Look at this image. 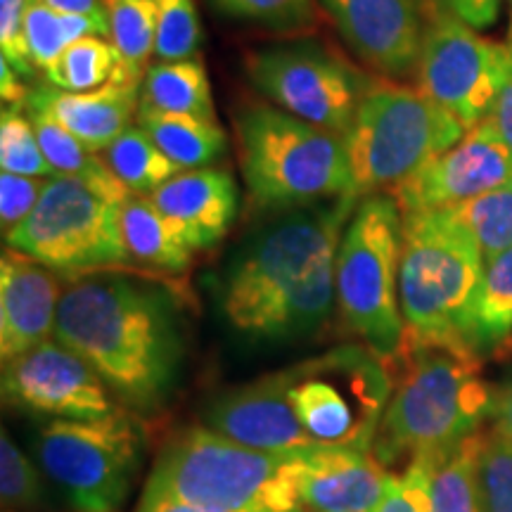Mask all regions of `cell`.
<instances>
[{"instance_id":"obj_19","label":"cell","mask_w":512,"mask_h":512,"mask_svg":"<svg viewBox=\"0 0 512 512\" xmlns=\"http://www.w3.org/2000/svg\"><path fill=\"white\" fill-rule=\"evenodd\" d=\"M192 252L216 247L238 216L240 190L226 169L181 171L150 195Z\"/></svg>"},{"instance_id":"obj_4","label":"cell","mask_w":512,"mask_h":512,"mask_svg":"<svg viewBox=\"0 0 512 512\" xmlns=\"http://www.w3.org/2000/svg\"><path fill=\"white\" fill-rule=\"evenodd\" d=\"M306 453L256 451L188 427L166 441L143 494L233 512H304Z\"/></svg>"},{"instance_id":"obj_22","label":"cell","mask_w":512,"mask_h":512,"mask_svg":"<svg viewBox=\"0 0 512 512\" xmlns=\"http://www.w3.org/2000/svg\"><path fill=\"white\" fill-rule=\"evenodd\" d=\"M121 240L128 264L164 275H181L190 268L192 249L157 209L152 197L131 195L121 204Z\"/></svg>"},{"instance_id":"obj_36","label":"cell","mask_w":512,"mask_h":512,"mask_svg":"<svg viewBox=\"0 0 512 512\" xmlns=\"http://www.w3.org/2000/svg\"><path fill=\"white\" fill-rule=\"evenodd\" d=\"M479 512H512V441L484 432L479 453Z\"/></svg>"},{"instance_id":"obj_29","label":"cell","mask_w":512,"mask_h":512,"mask_svg":"<svg viewBox=\"0 0 512 512\" xmlns=\"http://www.w3.org/2000/svg\"><path fill=\"white\" fill-rule=\"evenodd\" d=\"M86 36H102L93 19L64 15L43 0H29L24 12V43L36 69L46 72L64 50Z\"/></svg>"},{"instance_id":"obj_33","label":"cell","mask_w":512,"mask_h":512,"mask_svg":"<svg viewBox=\"0 0 512 512\" xmlns=\"http://www.w3.org/2000/svg\"><path fill=\"white\" fill-rule=\"evenodd\" d=\"M0 166L19 176L55 178V171L43 155L34 121L27 107L5 105L0 114Z\"/></svg>"},{"instance_id":"obj_26","label":"cell","mask_w":512,"mask_h":512,"mask_svg":"<svg viewBox=\"0 0 512 512\" xmlns=\"http://www.w3.org/2000/svg\"><path fill=\"white\" fill-rule=\"evenodd\" d=\"M484 432L472 434L446 451L432 453L430 465V498L432 512H479V453Z\"/></svg>"},{"instance_id":"obj_24","label":"cell","mask_w":512,"mask_h":512,"mask_svg":"<svg viewBox=\"0 0 512 512\" xmlns=\"http://www.w3.org/2000/svg\"><path fill=\"white\" fill-rule=\"evenodd\" d=\"M138 110L216 119L204 62L190 57V60L150 64L140 86Z\"/></svg>"},{"instance_id":"obj_18","label":"cell","mask_w":512,"mask_h":512,"mask_svg":"<svg viewBox=\"0 0 512 512\" xmlns=\"http://www.w3.org/2000/svg\"><path fill=\"white\" fill-rule=\"evenodd\" d=\"M62 275L5 245L0 259V356L3 363L55 335Z\"/></svg>"},{"instance_id":"obj_6","label":"cell","mask_w":512,"mask_h":512,"mask_svg":"<svg viewBox=\"0 0 512 512\" xmlns=\"http://www.w3.org/2000/svg\"><path fill=\"white\" fill-rule=\"evenodd\" d=\"M235 128L242 176L254 202L292 209L356 195L337 133L266 102L242 107Z\"/></svg>"},{"instance_id":"obj_25","label":"cell","mask_w":512,"mask_h":512,"mask_svg":"<svg viewBox=\"0 0 512 512\" xmlns=\"http://www.w3.org/2000/svg\"><path fill=\"white\" fill-rule=\"evenodd\" d=\"M29 117L34 121L38 143H41L43 155L53 166L55 176L81 178V181L95 185V188L121 204L131 197V192L112 174L105 159L98 157V152H93L91 147L83 145L74 133H69L67 128L57 124L55 119L46 117V114L29 112Z\"/></svg>"},{"instance_id":"obj_16","label":"cell","mask_w":512,"mask_h":512,"mask_svg":"<svg viewBox=\"0 0 512 512\" xmlns=\"http://www.w3.org/2000/svg\"><path fill=\"white\" fill-rule=\"evenodd\" d=\"M347 46L384 79L418 72L427 8L422 0H318Z\"/></svg>"},{"instance_id":"obj_42","label":"cell","mask_w":512,"mask_h":512,"mask_svg":"<svg viewBox=\"0 0 512 512\" xmlns=\"http://www.w3.org/2000/svg\"><path fill=\"white\" fill-rule=\"evenodd\" d=\"M508 43H510L508 76H505L501 93H498V98L494 102V107H491L486 121L496 128V133L503 138V143L512 150V38H508Z\"/></svg>"},{"instance_id":"obj_17","label":"cell","mask_w":512,"mask_h":512,"mask_svg":"<svg viewBox=\"0 0 512 512\" xmlns=\"http://www.w3.org/2000/svg\"><path fill=\"white\" fill-rule=\"evenodd\" d=\"M204 427L256 451L306 453L320 448L294 413L285 368L216 396L204 411Z\"/></svg>"},{"instance_id":"obj_20","label":"cell","mask_w":512,"mask_h":512,"mask_svg":"<svg viewBox=\"0 0 512 512\" xmlns=\"http://www.w3.org/2000/svg\"><path fill=\"white\" fill-rule=\"evenodd\" d=\"M389 477L373 448H316L302 472L304 512H377Z\"/></svg>"},{"instance_id":"obj_44","label":"cell","mask_w":512,"mask_h":512,"mask_svg":"<svg viewBox=\"0 0 512 512\" xmlns=\"http://www.w3.org/2000/svg\"><path fill=\"white\" fill-rule=\"evenodd\" d=\"M491 430L512 441V375L503 387L496 389L491 408Z\"/></svg>"},{"instance_id":"obj_45","label":"cell","mask_w":512,"mask_h":512,"mask_svg":"<svg viewBox=\"0 0 512 512\" xmlns=\"http://www.w3.org/2000/svg\"><path fill=\"white\" fill-rule=\"evenodd\" d=\"M0 93H3L5 105H27L31 93L29 81H24L17 69L3 57H0Z\"/></svg>"},{"instance_id":"obj_28","label":"cell","mask_w":512,"mask_h":512,"mask_svg":"<svg viewBox=\"0 0 512 512\" xmlns=\"http://www.w3.org/2000/svg\"><path fill=\"white\" fill-rule=\"evenodd\" d=\"M512 339V247L484 261L475 313V349L479 356Z\"/></svg>"},{"instance_id":"obj_15","label":"cell","mask_w":512,"mask_h":512,"mask_svg":"<svg viewBox=\"0 0 512 512\" xmlns=\"http://www.w3.org/2000/svg\"><path fill=\"white\" fill-rule=\"evenodd\" d=\"M512 178V150L496 128L482 121L465 133L451 150L427 162L418 174L389 192L401 214L453 209L472 197L508 183Z\"/></svg>"},{"instance_id":"obj_30","label":"cell","mask_w":512,"mask_h":512,"mask_svg":"<svg viewBox=\"0 0 512 512\" xmlns=\"http://www.w3.org/2000/svg\"><path fill=\"white\" fill-rule=\"evenodd\" d=\"M119 64V53L105 36H86L69 46L46 69L48 83L69 93H88L107 86Z\"/></svg>"},{"instance_id":"obj_46","label":"cell","mask_w":512,"mask_h":512,"mask_svg":"<svg viewBox=\"0 0 512 512\" xmlns=\"http://www.w3.org/2000/svg\"><path fill=\"white\" fill-rule=\"evenodd\" d=\"M136 512H233V510H219V508H204V505L174 501V498L162 496H145L140 498Z\"/></svg>"},{"instance_id":"obj_11","label":"cell","mask_w":512,"mask_h":512,"mask_svg":"<svg viewBox=\"0 0 512 512\" xmlns=\"http://www.w3.org/2000/svg\"><path fill=\"white\" fill-rule=\"evenodd\" d=\"M5 245L69 280L128 264L121 202L69 176L48 178L34 211L5 235Z\"/></svg>"},{"instance_id":"obj_47","label":"cell","mask_w":512,"mask_h":512,"mask_svg":"<svg viewBox=\"0 0 512 512\" xmlns=\"http://www.w3.org/2000/svg\"><path fill=\"white\" fill-rule=\"evenodd\" d=\"M508 8H510V38H512V0H508Z\"/></svg>"},{"instance_id":"obj_32","label":"cell","mask_w":512,"mask_h":512,"mask_svg":"<svg viewBox=\"0 0 512 512\" xmlns=\"http://www.w3.org/2000/svg\"><path fill=\"white\" fill-rule=\"evenodd\" d=\"M110 12V41L126 64L145 72L155 55L157 0H105Z\"/></svg>"},{"instance_id":"obj_10","label":"cell","mask_w":512,"mask_h":512,"mask_svg":"<svg viewBox=\"0 0 512 512\" xmlns=\"http://www.w3.org/2000/svg\"><path fill=\"white\" fill-rule=\"evenodd\" d=\"M145 432L126 411L98 420H46L34 458L76 512H119L136 484Z\"/></svg>"},{"instance_id":"obj_13","label":"cell","mask_w":512,"mask_h":512,"mask_svg":"<svg viewBox=\"0 0 512 512\" xmlns=\"http://www.w3.org/2000/svg\"><path fill=\"white\" fill-rule=\"evenodd\" d=\"M252 86L275 107L344 136L368 81L316 46H271L245 57Z\"/></svg>"},{"instance_id":"obj_21","label":"cell","mask_w":512,"mask_h":512,"mask_svg":"<svg viewBox=\"0 0 512 512\" xmlns=\"http://www.w3.org/2000/svg\"><path fill=\"white\" fill-rule=\"evenodd\" d=\"M140 86L107 83L88 93H69L53 83H38L31 88L27 110L46 114L74 133L93 152L107 150L138 114Z\"/></svg>"},{"instance_id":"obj_35","label":"cell","mask_w":512,"mask_h":512,"mask_svg":"<svg viewBox=\"0 0 512 512\" xmlns=\"http://www.w3.org/2000/svg\"><path fill=\"white\" fill-rule=\"evenodd\" d=\"M200 43L202 29L195 0H157L155 57L159 62L190 60Z\"/></svg>"},{"instance_id":"obj_14","label":"cell","mask_w":512,"mask_h":512,"mask_svg":"<svg viewBox=\"0 0 512 512\" xmlns=\"http://www.w3.org/2000/svg\"><path fill=\"white\" fill-rule=\"evenodd\" d=\"M3 401L46 420H98L126 411L91 363L50 337L3 363Z\"/></svg>"},{"instance_id":"obj_37","label":"cell","mask_w":512,"mask_h":512,"mask_svg":"<svg viewBox=\"0 0 512 512\" xmlns=\"http://www.w3.org/2000/svg\"><path fill=\"white\" fill-rule=\"evenodd\" d=\"M228 15L275 31H299L316 24L313 0H214Z\"/></svg>"},{"instance_id":"obj_41","label":"cell","mask_w":512,"mask_h":512,"mask_svg":"<svg viewBox=\"0 0 512 512\" xmlns=\"http://www.w3.org/2000/svg\"><path fill=\"white\" fill-rule=\"evenodd\" d=\"M434 5L472 29L494 27L501 12V0H434Z\"/></svg>"},{"instance_id":"obj_3","label":"cell","mask_w":512,"mask_h":512,"mask_svg":"<svg viewBox=\"0 0 512 512\" xmlns=\"http://www.w3.org/2000/svg\"><path fill=\"white\" fill-rule=\"evenodd\" d=\"M392 399L377 427L373 453L384 465L446 451L482 432L496 389L484 380L482 356L470 349L406 337Z\"/></svg>"},{"instance_id":"obj_23","label":"cell","mask_w":512,"mask_h":512,"mask_svg":"<svg viewBox=\"0 0 512 512\" xmlns=\"http://www.w3.org/2000/svg\"><path fill=\"white\" fill-rule=\"evenodd\" d=\"M136 124L181 171L207 169L228 150V136L216 119L138 110Z\"/></svg>"},{"instance_id":"obj_2","label":"cell","mask_w":512,"mask_h":512,"mask_svg":"<svg viewBox=\"0 0 512 512\" xmlns=\"http://www.w3.org/2000/svg\"><path fill=\"white\" fill-rule=\"evenodd\" d=\"M53 337L98 370L126 411L152 413L174 392L183 363L181 313L150 280L121 273L69 280Z\"/></svg>"},{"instance_id":"obj_8","label":"cell","mask_w":512,"mask_h":512,"mask_svg":"<svg viewBox=\"0 0 512 512\" xmlns=\"http://www.w3.org/2000/svg\"><path fill=\"white\" fill-rule=\"evenodd\" d=\"M401 235L403 214L392 195L361 197L339 240L335 264L339 316L387 363H394L406 344L399 304Z\"/></svg>"},{"instance_id":"obj_7","label":"cell","mask_w":512,"mask_h":512,"mask_svg":"<svg viewBox=\"0 0 512 512\" xmlns=\"http://www.w3.org/2000/svg\"><path fill=\"white\" fill-rule=\"evenodd\" d=\"M465 133L463 124L418 86L394 79L368 81L356 117L342 136L354 192L358 197L392 192Z\"/></svg>"},{"instance_id":"obj_1","label":"cell","mask_w":512,"mask_h":512,"mask_svg":"<svg viewBox=\"0 0 512 512\" xmlns=\"http://www.w3.org/2000/svg\"><path fill=\"white\" fill-rule=\"evenodd\" d=\"M358 200L347 195L292 207L256 230L221 275L228 323L271 342L323 330L337 306V247Z\"/></svg>"},{"instance_id":"obj_39","label":"cell","mask_w":512,"mask_h":512,"mask_svg":"<svg viewBox=\"0 0 512 512\" xmlns=\"http://www.w3.org/2000/svg\"><path fill=\"white\" fill-rule=\"evenodd\" d=\"M46 183L48 178L43 181V178L0 171V226L5 235L12 233L34 211Z\"/></svg>"},{"instance_id":"obj_38","label":"cell","mask_w":512,"mask_h":512,"mask_svg":"<svg viewBox=\"0 0 512 512\" xmlns=\"http://www.w3.org/2000/svg\"><path fill=\"white\" fill-rule=\"evenodd\" d=\"M377 512H432L430 465L425 456L413 458L401 477H389Z\"/></svg>"},{"instance_id":"obj_5","label":"cell","mask_w":512,"mask_h":512,"mask_svg":"<svg viewBox=\"0 0 512 512\" xmlns=\"http://www.w3.org/2000/svg\"><path fill=\"white\" fill-rule=\"evenodd\" d=\"M484 256L451 211L403 216L399 304L406 337L475 351Z\"/></svg>"},{"instance_id":"obj_40","label":"cell","mask_w":512,"mask_h":512,"mask_svg":"<svg viewBox=\"0 0 512 512\" xmlns=\"http://www.w3.org/2000/svg\"><path fill=\"white\" fill-rule=\"evenodd\" d=\"M29 0H0V50L24 81L34 79L36 67L24 43V12Z\"/></svg>"},{"instance_id":"obj_27","label":"cell","mask_w":512,"mask_h":512,"mask_svg":"<svg viewBox=\"0 0 512 512\" xmlns=\"http://www.w3.org/2000/svg\"><path fill=\"white\" fill-rule=\"evenodd\" d=\"M102 159L131 195H155L164 183L181 174L138 124L128 126L107 150H102Z\"/></svg>"},{"instance_id":"obj_43","label":"cell","mask_w":512,"mask_h":512,"mask_svg":"<svg viewBox=\"0 0 512 512\" xmlns=\"http://www.w3.org/2000/svg\"><path fill=\"white\" fill-rule=\"evenodd\" d=\"M50 8L64 15H81L93 19L98 24L100 34L110 38V12H107L105 0H43Z\"/></svg>"},{"instance_id":"obj_34","label":"cell","mask_w":512,"mask_h":512,"mask_svg":"<svg viewBox=\"0 0 512 512\" xmlns=\"http://www.w3.org/2000/svg\"><path fill=\"white\" fill-rule=\"evenodd\" d=\"M43 470L15 444L8 430L0 437V498L5 512L31 510L46 501Z\"/></svg>"},{"instance_id":"obj_9","label":"cell","mask_w":512,"mask_h":512,"mask_svg":"<svg viewBox=\"0 0 512 512\" xmlns=\"http://www.w3.org/2000/svg\"><path fill=\"white\" fill-rule=\"evenodd\" d=\"M287 394L320 448H373L392 399L389 363L366 344H342L285 368Z\"/></svg>"},{"instance_id":"obj_31","label":"cell","mask_w":512,"mask_h":512,"mask_svg":"<svg viewBox=\"0 0 512 512\" xmlns=\"http://www.w3.org/2000/svg\"><path fill=\"white\" fill-rule=\"evenodd\" d=\"M448 211L472 235L484 261L512 247V178Z\"/></svg>"},{"instance_id":"obj_12","label":"cell","mask_w":512,"mask_h":512,"mask_svg":"<svg viewBox=\"0 0 512 512\" xmlns=\"http://www.w3.org/2000/svg\"><path fill=\"white\" fill-rule=\"evenodd\" d=\"M510 67V43L479 36L434 5L418 62V88L465 131L489 117Z\"/></svg>"}]
</instances>
